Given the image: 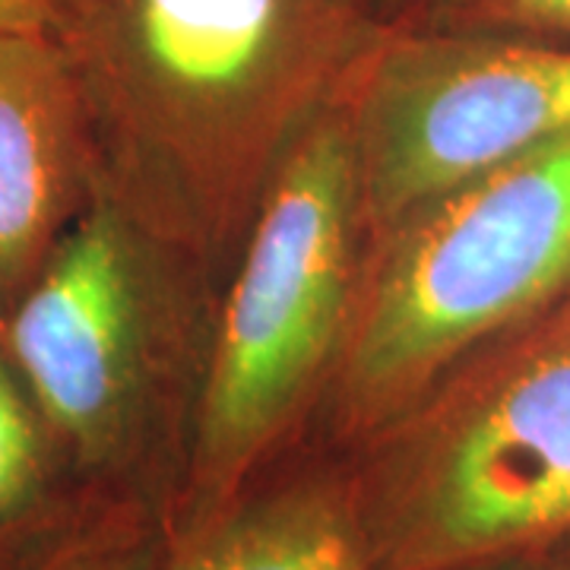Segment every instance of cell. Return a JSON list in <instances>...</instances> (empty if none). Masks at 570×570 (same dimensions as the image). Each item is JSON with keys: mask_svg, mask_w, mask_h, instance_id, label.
Returning <instances> with one entry per match:
<instances>
[{"mask_svg": "<svg viewBox=\"0 0 570 570\" xmlns=\"http://www.w3.org/2000/svg\"><path fill=\"white\" fill-rule=\"evenodd\" d=\"M51 36L96 187L190 269L245 242L358 61L348 0H70Z\"/></svg>", "mask_w": 570, "mask_h": 570, "instance_id": "cell-1", "label": "cell"}, {"mask_svg": "<svg viewBox=\"0 0 570 570\" xmlns=\"http://www.w3.org/2000/svg\"><path fill=\"white\" fill-rule=\"evenodd\" d=\"M365 261L355 153L340 105H330L288 149L247 228L187 412L168 535L228 508L324 403Z\"/></svg>", "mask_w": 570, "mask_h": 570, "instance_id": "cell-2", "label": "cell"}, {"mask_svg": "<svg viewBox=\"0 0 570 570\" xmlns=\"http://www.w3.org/2000/svg\"><path fill=\"white\" fill-rule=\"evenodd\" d=\"M568 285L570 134L456 187L367 250L324 396L333 450L396 425Z\"/></svg>", "mask_w": 570, "mask_h": 570, "instance_id": "cell-3", "label": "cell"}, {"mask_svg": "<svg viewBox=\"0 0 570 570\" xmlns=\"http://www.w3.org/2000/svg\"><path fill=\"white\" fill-rule=\"evenodd\" d=\"M190 266L96 187L0 317V336L82 498L168 513Z\"/></svg>", "mask_w": 570, "mask_h": 570, "instance_id": "cell-4", "label": "cell"}, {"mask_svg": "<svg viewBox=\"0 0 570 570\" xmlns=\"http://www.w3.org/2000/svg\"><path fill=\"white\" fill-rule=\"evenodd\" d=\"M377 570H456L570 542V307L520 326L343 453Z\"/></svg>", "mask_w": 570, "mask_h": 570, "instance_id": "cell-5", "label": "cell"}, {"mask_svg": "<svg viewBox=\"0 0 570 570\" xmlns=\"http://www.w3.org/2000/svg\"><path fill=\"white\" fill-rule=\"evenodd\" d=\"M367 250L456 187L570 134V51L400 41L358 58L336 102Z\"/></svg>", "mask_w": 570, "mask_h": 570, "instance_id": "cell-6", "label": "cell"}, {"mask_svg": "<svg viewBox=\"0 0 570 570\" xmlns=\"http://www.w3.org/2000/svg\"><path fill=\"white\" fill-rule=\"evenodd\" d=\"M92 194L86 111L61 41L0 36V317Z\"/></svg>", "mask_w": 570, "mask_h": 570, "instance_id": "cell-7", "label": "cell"}, {"mask_svg": "<svg viewBox=\"0 0 570 570\" xmlns=\"http://www.w3.org/2000/svg\"><path fill=\"white\" fill-rule=\"evenodd\" d=\"M153 570H377L343 453L269 466L197 530L168 535Z\"/></svg>", "mask_w": 570, "mask_h": 570, "instance_id": "cell-8", "label": "cell"}, {"mask_svg": "<svg viewBox=\"0 0 570 570\" xmlns=\"http://www.w3.org/2000/svg\"><path fill=\"white\" fill-rule=\"evenodd\" d=\"M89 501L96 498H82L70 482L0 336V570L55 535Z\"/></svg>", "mask_w": 570, "mask_h": 570, "instance_id": "cell-9", "label": "cell"}, {"mask_svg": "<svg viewBox=\"0 0 570 570\" xmlns=\"http://www.w3.org/2000/svg\"><path fill=\"white\" fill-rule=\"evenodd\" d=\"M165 539L156 504L96 498L7 570H153Z\"/></svg>", "mask_w": 570, "mask_h": 570, "instance_id": "cell-10", "label": "cell"}, {"mask_svg": "<svg viewBox=\"0 0 570 570\" xmlns=\"http://www.w3.org/2000/svg\"><path fill=\"white\" fill-rule=\"evenodd\" d=\"M70 0H0V36L55 32Z\"/></svg>", "mask_w": 570, "mask_h": 570, "instance_id": "cell-11", "label": "cell"}, {"mask_svg": "<svg viewBox=\"0 0 570 570\" xmlns=\"http://www.w3.org/2000/svg\"><path fill=\"white\" fill-rule=\"evenodd\" d=\"M549 554V551H546ZM546 554H532V558H508V561H491V564H472V568L456 570H546Z\"/></svg>", "mask_w": 570, "mask_h": 570, "instance_id": "cell-12", "label": "cell"}, {"mask_svg": "<svg viewBox=\"0 0 570 570\" xmlns=\"http://www.w3.org/2000/svg\"><path fill=\"white\" fill-rule=\"evenodd\" d=\"M523 3H530L532 10L546 13L551 20L570 22V0H523Z\"/></svg>", "mask_w": 570, "mask_h": 570, "instance_id": "cell-13", "label": "cell"}, {"mask_svg": "<svg viewBox=\"0 0 570 570\" xmlns=\"http://www.w3.org/2000/svg\"><path fill=\"white\" fill-rule=\"evenodd\" d=\"M546 570H570L568 542H564V546H558V549H551L549 554H546Z\"/></svg>", "mask_w": 570, "mask_h": 570, "instance_id": "cell-14", "label": "cell"}]
</instances>
